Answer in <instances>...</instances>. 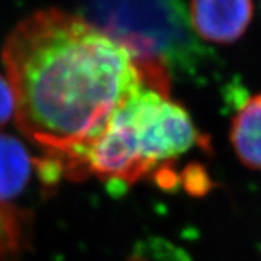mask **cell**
Returning a JSON list of instances; mask_svg holds the SVG:
<instances>
[{
	"instance_id": "cell-1",
	"label": "cell",
	"mask_w": 261,
	"mask_h": 261,
	"mask_svg": "<svg viewBox=\"0 0 261 261\" xmlns=\"http://www.w3.org/2000/svg\"><path fill=\"white\" fill-rule=\"evenodd\" d=\"M2 57L20 132L83 180L89 148L144 87L129 53L82 16L47 9L12 31Z\"/></svg>"
},
{
	"instance_id": "cell-2",
	"label": "cell",
	"mask_w": 261,
	"mask_h": 261,
	"mask_svg": "<svg viewBox=\"0 0 261 261\" xmlns=\"http://www.w3.org/2000/svg\"><path fill=\"white\" fill-rule=\"evenodd\" d=\"M209 152V137L167 94L141 87L115 111L86 154V168L103 181L132 186L154 177L159 186H180L174 163L192 149Z\"/></svg>"
},
{
	"instance_id": "cell-3",
	"label": "cell",
	"mask_w": 261,
	"mask_h": 261,
	"mask_svg": "<svg viewBox=\"0 0 261 261\" xmlns=\"http://www.w3.org/2000/svg\"><path fill=\"white\" fill-rule=\"evenodd\" d=\"M82 18L125 48L142 83L170 96L173 77L202 80L215 54L197 38L185 0H82Z\"/></svg>"
},
{
	"instance_id": "cell-4",
	"label": "cell",
	"mask_w": 261,
	"mask_h": 261,
	"mask_svg": "<svg viewBox=\"0 0 261 261\" xmlns=\"http://www.w3.org/2000/svg\"><path fill=\"white\" fill-rule=\"evenodd\" d=\"M252 13V0H192L189 12L196 35L222 45L243 37Z\"/></svg>"
},
{
	"instance_id": "cell-5",
	"label": "cell",
	"mask_w": 261,
	"mask_h": 261,
	"mask_svg": "<svg viewBox=\"0 0 261 261\" xmlns=\"http://www.w3.org/2000/svg\"><path fill=\"white\" fill-rule=\"evenodd\" d=\"M39 159L16 137L0 132V203L19 205L35 178L41 185Z\"/></svg>"
},
{
	"instance_id": "cell-6",
	"label": "cell",
	"mask_w": 261,
	"mask_h": 261,
	"mask_svg": "<svg viewBox=\"0 0 261 261\" xmlns=\"http://www.w3.org/2000/svg\"><path fill=\"white\" fill-rule=\"evenodd\" d=\"M229 140L244 166L261 173V93L248 97L237 109Z\"/></svg>"
},
{
	"instance_id": "cell-7",
	"label": "cell",
	"mask_w": 261,
	"mask_h": 261,
	"mask_svg": "<svg viewBox=\"0 0 261 261\" xmlns=\"http://www.w3.org/2000/svg\"><path fill=\"white\" fill-rule=\"evenodd\" d=\"M32 224L29 207L0 203V261H18L31 243Z\"/></svg>"
},
{
	"instance_id": "cell-8",
	"label": "cell",
	"mask_w": 261,
	"mask_h": 261,
	"mask_svg": "<svg viewBox=\"0 0 261 261\" xmlns=\"http://www.w3.org/2000/svg\"><path fill=\"white\" fill-rule=\"evenodd\" d=\"M15 118V94L9 80L0 75V128Z\"/></svg>"
}]
</instances>
